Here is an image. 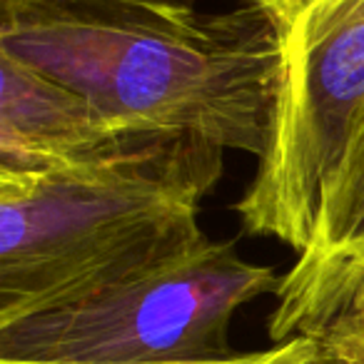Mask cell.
<instances>
[{
    "instance_id": "1",
    "label": "cell",
    "mask_w": 364,
    "mask_h": 364,
    "mask_svg": "<svg viewBox=\"0 0 364 364\" xmlns=\"http://www.w3.org/2000/svg\"><path fill=\"white\" fill-rule=\"evenodd\" d=\"M0 53L85 95L127 135H198L262 157L284 26L255 3L0 0Z\"/></svg>"
},
{
    "instance_id": "2",
    "label": "cell",
    "mask_w": 364,
    "mask_h": 364,
    "mask_svg": "<svg viewBox=\"0 0 364 364\" xmlns=\"http://www.w3.org/2000/svg\"><path fill=\"white\" fill-rule=\"evenodd\" d=\"M225 150L198 135H127L36 172H0V327L85 294L205 235Z\"/></svg>"
},
{
    "instance_id": "3",
    "label": "cell",
    "mask_w": 364,
    "mask_h": 364,
    "mask_svg": "<svg viewBox=\"0 0 364 364\" xmlns=\"http://www.w3.org/2000/svg\"><path fill=\"white\" fill-rule=\"evenodd\" d=\"M282 274L203 235L77 302L0 327V362L172 364L232 357L237 309Z\"/></svg>"
},
{
    "instance_id": "4",
    "label": "cell",
    "mask_w": 364,
    "mask_h": 364,
    "mask_svg": "<svg viewBox=\"0 0 364 364\" xmlns=\"http://www.w3.org/2000/svg\"><path fill=\"white\" fill-rule=\"evenodd\" d=\"M364 105V0H322L284 26V73L267 147L235 213L299 255Z\"/></svg>"
},
{
    "instance_id": "5",
    "label": "cell",
    "mask_w": 364,
    "mask_h": 364,
    "mask_svg": "<svg viewBox=\"0 0 364 364\" xmlns=\"http://www.w3.org/2000/svg\"><path fill=\"white\" fill-rule=\"evenodd\" d=\"M364 284V105L322 193L309 245L282 274L267 319L272 344L322 337Z\"/></svg>"
},
{
    "instance_id": "6",
    "label": "cell",
    "mask_w": 364,
    "mask_h": 364,
    "mask_svg": "<svg viewBox=\"0 0 364 364\" xmlns=\"http://www.w3.org/2000/svg\"><path fill=\"white\" fill-rule=\"evenodd\" d=\"M125 137L85 95L0 53V172L73 165Z\"/></svg>"
},
{
    "instance_id": "7",
    "label": "cell",
    "mask_w": 364,
    "mask_h": 364,
    "mask_svg": "<svg viewBox=\"0 0 364 364\" xmlns=\"http://www.w3.org/2000/svg\"><path fill=\"white\" fill-rule=\"evenodd\" d=\"M317 339L342 364H364V284Z\"/></svg>"
},
{
    "instance_id": "8",
    "label": "cell",
    "mask_w": 364,
    "mask_h": 364,
    "mask_svg": "<svg viewBox=\"0 0 364 364\" xmlns=\"http://www.w3.org/2000/svg\"><path fill=\"white\" fill-rule=\"evenodd\" d=\"M322 349V342L317 337L299 334L282 344H274L262 352L232 354L223 359H205V362H172V364H309ZM0 364H21V362H0Z\"/></svg>"
},
{
    "instance_id": "9",
    "label": "cell",
    "mask_w": 364,
    "mask_h": 364,
    "mask_svg": "<svg viewBox=\"0 0 364 364\" xmlns=\"http://www.w3.org/2000/svg\"><path fill=\"white\" fill-rule=\"evenodd\" d=\"M247 3H255V6L272 13L282 26H287L289 18L294 16V11H297V6H299V0H247Z\"/></svg>"
},
{
    "instance_id": "10",
    "label": "cell",
    "mask_w": 364,
    "mask_h": 364,
    "mask_svg": "<svg viewBox=\"0 0 364 364\" xmlns=\"http://www.w3.org/2000/svg\"><path fill=\"white\" fill-rule=\"evenodd\" d=\"M309 364H342V362H339V359H334L332 354H329L327 349L322 347V349H319V354H317V357H314Z\"/></svg>"
},
{
    "instance_id": "11",
    "label": "cell",
    "mask_w": 364,
    "mask_h": 364,
    "mask_svg": "<svg viewBox=\"0 0 364 364\" xmlns=\"http://www.w3.org/2000/svg\"><path fill=\"white\" fill-rule=\"evenodd\" d=\"M312 3H322V0H299V6H297V11H294V16H297V13L302 11V8L312 6ZM294 16H292V18H294ZM292 18H289V21H292Z\"/></svg>"
}]
</instances>
